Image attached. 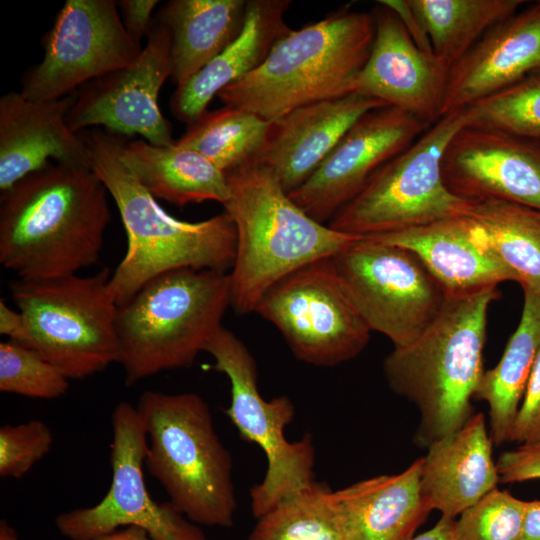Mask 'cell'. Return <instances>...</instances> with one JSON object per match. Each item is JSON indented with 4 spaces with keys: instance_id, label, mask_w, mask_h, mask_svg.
Segmentation results:
<instances>
[{
    "instance_id": "1",
    "label": "cell",
    "mask_w": 540,
    "mask_h": 540,
    "mask_svg": "<svg viewBox=\"0 0 540 540\" xmlns=\"http://www.w3.org/2000/svg\"><path fill=\"white\" fill-rule=\"evenodd\" d=\"M108 194L87 167L49 164L26 176L1 194V265L38 281L96 264L111 220Z\"/></svg>"
},
{
    "instance_id": "2",
    "label": "cell",
    "mask_w": 540,
    "mask_h": 540,
    "mask_svg": "<svg viewBox=\"0 0 540 540\" xmlns=\"http://www.w3.org/2000/svg\"><path fill=\"white\" fill-rule=\"evenodd\" d=\"M81 135L91 169L114 200L126 231V253L108 283L117 307L127 303L147 282L171 270H231L236 229L225 211L197 222L174 218L122 164V138L118 134L92 130Z\"/></svg>"
},
{
    "instance_id": "3",
    "label": "cell",
    "mask_w": 540,
    "mask_h": 540,
    "mask_svg": "<svg viewBox=\"0 0 540 540\" xmlns=\"http://www.w3.org/2000/svg\"><path fill=\"white\" fill-rule=\"evenodd\" d=\"M500 292L491 288L446 297L432 324L383 361L390 389L414 403L420 421L414 441L423 448L458 431L473 415L471 399L483 374L488 310Z\"/></svg>"
},
{
    "instance_id": "4",
    "label": "cell",
    "mask_w": 540,
    "mask_h": 540,
    "mask_svg": "<svg viewBox=\"0 0 540 540\" xmlns=\"http://www.w3.org/2000/svg\"><path fill=\"white\" fill-rule=\"evenodd\" d=\"M226 176L230 194L223 206L236 229L231 305L239 314L255 312L263 295L287 275L333 257L359 238L311 218L257 161Z\"/></svg>"
},
{
    "instance_id": "5",
    "label": "cell",
    "mask_w": 540,
    "mask_h": 540,
    "mask_svg": "<svg viewBox=\"0 0 540 540\" xmlns=\"http://www.w3.org/2000/svg\"><path fill=\"white\" fill-rule=\"evenodd\" d=\"M374 38L371 11L346 6L317 22L291 29L257 69L217 97L225 106L272 122L301 106L346 96L353 93Z\"/></svg>"
},
{
    "instance_id": "6",
    "label": "cell",
    "mask_w": 540,
    "mask_h": 540,
    "mask_svg": "<svg viewBox=\"0 0 540 540\" xmlns=\"http://www.w3.org/2000/svg\"><path fill=\"white\" fill-rule=\"evenodd\" d=\"M147 434L144 465L169 502L197 525L231 527L233 462L207 402L197 393L148 390L136 405Z\"/></svg>"
},
{
    "instance_id": "7",
    "label": "cell",
    "mask_w": 540,
    "mask_h": 540,
    "mask_svg": "<svg viewBox=\"0 0 540 540\" xmlns=\"http://www.w3.org/2000/svg\"><path fill=\"white\" fill-rule=\"evenodd\" d=\"M229 272L180 268L149 282L117 307L118 363L125 384L190 366L231 305Z\"/></svg>"
},
{
    "instance_id": "8",
    "label": "cell",
    "mask_w": 540,
    "mask_h": 540,
    "mask_svg": "<svg viewBox=\"0 0 540 540\" xmlns=\"http://www.w3.org/2000/svg\"><path fill=\"white\" fill-rule=\"evenodd\" d=\"M108 268L38 281L14 280L11 297L27 326L24 346L69 380L84 379L118 363L117 305Z\"/></svg>"
},
{
    "instance_id": "9",
    "label": "cell",
    "mask_w": 540,
    "mask_h": 540,
    "mask_svg": "<svg viewBox=\"0 0 540 540\" xmlns=\"http://www.w3.org/2000/svg\"><path fill=\"white\" fill-rule=\"evenodd\" d=\"M466 124V107L443 115L377 170L327 225L349 235L369 237L466 216L470 201L447 189L441 169L448 142Z\"/></svg>"
},
{
    "instance_id": "10",
    "label": "cell",
    "mask_w": 540,
    "mask_h": 540,
    "mask_svg": "<svg viewBox=\"0 0 540 540\" xmlns=\"http://www.w3.org/2000/svg\"><path fill=\"white\" fill-rule=\"evenodd\" d=\"M205 352L231 386L226 416L243 440L258 445L267 459L263 480L250 489L252 514L258 519L283 499L310 486L314 481L315 449L306 433L289 441L285 428L295 416L293 401L286 395L266 400L257 385L256 361L233 332L221 326L207 342Z\"/></svg>"
},
{
    "instance_id": "11",
    "label": "cell",
    "mask_w": 540,
    "mask_h": 540,
    "mask_svg": "<svg viewBox=\"0 0 540 540\" xmlns=\"http://www.w3.org/2000/svg\"><path fill=\"white\" fill-rule=\"evenodd\" d=\"M337 275L372 331L394 348L408 346L432 324L446 295L411 251L359 237L333 257Z\"/></svg>"
},
{
    "instance_id": "12",
    "label": "cell",
    "mask_w": 540,
    "mask_h": 540,
    "mask_svg": "<svg viewBox=\"0 0 540 540\" xmlns=\"http://www.w3.org/2000/svg\"><path fill=\"white\" fill-rule=\"evenodd\" d=\"M255 313L278 329L298 360L317 367L354 359L370 340L371 330L343 287L332 257L274 284Z\"/></svg>"
},
{
    "instance_id": "13",
    "label": "cell",
    "mask_w": 540,
    "mask_h": 540,
    "mask_svg": "<svg viewBox=\"0 0 540 540\" xmlns=\"http://www.w3.org/2000/svg\"><path fill=\"white\" fill-rule=\"evenodd\" d=\"M112 481L96 505L59 514L57 530L69 540H97L120 527L137 526L152 540H207L197 524L170 502L159 503L143 476L147 434L136 406L118 403L112 413Z\"/></svg>"
},
{
    "instance_id": "14",
    "label": "cell",
    "mask_w": 540,
    "mask_h": 540,
    "mask_svg": "<svg viewBox=\"0 0 540 540\" xmlns=\"http://www.w3.org/2000/svg\"><path fill=\"white\" fill-rule=\"evenodd\" d=\"M44 55L23 79L32 100L73 90L131 64L142 51L127 33L114 0H67L43 38Z\"/></svg>"
},
{
    "instance_id": "15",
    "label": "cell",
    "mask_w": 540,
    "mask_h": 540,
    "mask_svg": "<svg viewBox=\"0 0 540 540\" xmlns=\"http://www.w3.org/2000/svg\"><path fill=\"white\" fill-rule=\"evenodd\" d=\"M170 50V31L154 18L147 42L131 64L80 87L67 114L69 128L81 133L104 126L114 134H139L153 145L174 144L170 122L158 104L160 89L171 76Z\"/></svg>"
},
{
    "instance_id": "16",
    "label": "cell",
    "mask_w": 540,
    "mask_h": 540,
    "mask_svg": "<svg viewBox=\"0 0 540 540\" xmlns=\"http://www.w3.org/2000/svg\"><path fill=\"white\" fill-rule=\"evenodd\" d=\"M429 127L396 107L373 109L352 125L313 174L289 196L311 218L328 224L377 170Z\"/></svg>"
},
{
    "instance_id": "17",
    "label": "cell",
    "mask_w": 540,
    "mask_h": 540,
    "mask_svg": "<svg viewBox=\"0 0 540 540\" xmlns=\"http://www.w3.org/2000/svg\"><path fill=\"white\" fill-rule=\"evenodd\" d=\"M447 189L470 202L499 200L540 210V141L463 126L441 161Z\"/></svg>"
},
{
    "instance_id": "18",
    "label": "cell",
    "mask_w": 540,
    "mask_h": 540,
    "mask_svg": "<svg viewBox=\"0 0 540 540\" xmlns=\"http://www.w3.org/2000/svg\"><path fill=\"white\" fill-rule=\"evenodd\" d=\"M371 13L375 38L353 93L399 108L427 126L443 116L449 69L421 51L400 18L376 2Z\"/></svg>"
},
{
    "instance_id": "19",
    "label": "cell",
    "mask_w": 540,
    "mask_h": 540,
    "mask_svg": "<svg viewBox=\"0 0 540 540\" xmlns=\"http://www.w3.org/2000/svg\"><path fill=\"white\" fill-rule=\"evenodd\" d=\"M73 97L32 100L10 91L0 98V191L56 163L91 168L81 133L67 124Z\"/></svg>"
},
{
    "instance_id": "20",
    "label": "cell",
    "mask_w": 540,
    "mask_h": 540,
    "mask_svg": "<svg viewBox=\"0 0 540 540\" xmlns=\"http://www.w3.org/2000/svg\"><path fill=\"white\" fill-rule=\"evenodd\" d=\"M384 106L388 105L358 93L301 106L270 122L254 161L269 168L289 194L313 174L360 117Z\"/></svg>"
},
{
    "instance_id": "21",
    "label": "cell",
    "mask_w": 540,
    "mask_h": 540,
    "mask_svg": "<svg viewBox=\"0 0 540 540\" xmlns=\"http://www.w3.org/2000/svg\"><path fill=\"white\" fill-rule=\"evenodd\" d=\"M540 69V0L497 23L449 69L443 115Z\"/></svg>"
},
{
    "instance_id": "22",
    "label": "cell",
    "mask_w": 540,
    "mask_h": 540,
    "mask_svg": "<svg viewBox=\"0 0 540 540\" xmlns=\"http://www.w3.org/2000/svg\"><path fill=\"white\" fill-rule=\"evenodd\" d=\"M411 251L438 282L446 297H463L515 281L493 254L480 228L467 216L398 232L369 236Z\"/></svg>"
},
{
    "instance_id": "23",
    "label": "cell",
    "mask_w": 540,
    "mask_h": 540,
    "mask_svg": "<svg viewBox=\"0 0 540 540\" xmlns=\"http://www.w3.org/2000/svg\"><path fill=\"white\" fill-rule=\"evenodd\" d=\"M422 457L398 474L332 491L341 540H410L432 511L421 491Z\"/></svg>"
},
{
    "instance_id": "24",
    "label": "cell",
    "mask_w": 540,
    "mask_h": 540,
    "mask_svg": "<svg viewBox=\"0 0 540 540\" xmlns=\"http://www.w3.org/2000/svg\"><path fill=\"white\" fill-rule=\"evenodd\" d=\"M483 413L431 443L422 457L421 491L431 510L455 519L497 487L499 474Z\"/></svg>"
},
{
    "instance_id": "25",
    "label": "cell",
    "mask_w": 540,
    "mask_h": 540,
    "mask_svg": "<svg viewBox=\"0 0 540 540\" xmlns=\"http://www.w3.org/2000/svg\"><path fill=\"white\" fill-rule=\"evenodd\" d=\"M291 3L248 0L240 35L192 78L176 87L170 99L174 117L187 125L193 123L224 88L257 69L276 42L291 30L285 21Z\"/></svg>"
},
{
    "instance_id": "26",
    "label": "cell",
    "mask_w": 540,
    "mask_h": 540,
    "mask_svg": "<svg viewBox=\"0 0 540 540\" xmlns=\"http://www.w3.org/2000/svg\"><path fill=\"white\" fill-rule=\"evenodd\" d=\"M119 159L154 198L180 207L204 201L223 205L229 198L226 173L191 148L122 139Z\"/></svg>"
},
{
    "instance_id": "27",
    "label": "cell",
    "mask_w": 540,
    "mask_h": 540,
    "mask_svg": "<svg viewBox=\"0 0 540 540\" xmlns=\"http://www.w3.org/2000/svg\"><path fill=\"white\" fill-rule=\"evenodd\" d=\"M248 0H170L156 19L171 34V76L181 86L241 33Z\"/></svg>"
},
{
    "instance_id": "28",
    "label": "cell",
    "mask_w": 540,
    "mask_h": 540,
    "mask_svg": "<svg viewBox=\"0 0 540 540\" xmlns=\"http://www.w3.org/2000/svg\"><path fill=\"white\" fill-rule=\"evenodd\" d=\"M517 328L497 365L485 370L475 398L489 406L490 437L499 446L511 442L513 425L540 350V295L523 289Z\"/></svg>"
},
{
    "instance_id": "29",
    "label": "cell",
    "mask_w": 540,
    "mask_h": 540,
    "mask_svg": "<svg viewBox=\"0 0 540 540\" xmlns=\"http://www.w3.org/2000/svg\"><path fill=\"white\" fill-rule=\"evenodd\" d=\"M466 216L477 224L493 254L522 289L540 295V210L485 200L470 202Z\"/></svg>"
},
{
    "instance_id": "30",
    "label": "cell",
    "mask_w": 540,
    "mask_h": 540,
    "mask_svg": "<svg viewBox=\"0 0 540 540\" xmlns=\"http://www.w3.org/2000/svg\"><path fill=\"white\" fill-rule=\"evenodd\" d=\"M435 57L450 69L491 27L519 11L524 0H409Z\"/></svg>"
},
{
    "instance_id": "31",
    "label": "cell",
    "mask_w": 540,
    "mask_h": 540,
    "mask_svg": "<svg viewBox=\"0 0 540 540\" xmlns=\"http://www.w3.org/2000/svg\"><path fill=\"white\" fill-rule=\"evenodd\" d=\"M269 126L252 112L225 106L207 110L175 143L199 152L227 173L256 159Z\"/></svg>"
},
{
    "instance_id": "32",
    "label": "cell",
    "mask_w": 540,
    "mask_h": 540,
    "mask_svg": "<svg viewBox=\"0 0 540 540\" xmlns=\"http://www.w3.org/2000/svg\"><path fill=\"white\" fill-rule=\"evenodd\" d=\"M331 493L314 481L259 517L247 540H341Z\"/></svg>"
},
{
    "instance_id": "33",
    "label": "cell",
    "mask_w": 540,
    "mask_h": 540,
    "mask_svg": "<svg viewBox=\"0 0 540 540\" xmlns=\"http://www.w3.org/2000/svg\"><path fill=\"white\" fill-rule=\"evenodd\" d=\"M466 126L540 141V69L510 87L466 107Z\"/></svg>"
},
{
    "instance_id": "34",
    "label": "cell",
    "mask_w": 540,
    "mask_h": 540,
    "mask_svg": "<svg viewBox=\"0 0 540 540\" xmlns=\"http://www.w3.org/2000/svg\"><path fill=\"white\" fill-rule=\"evenodd\" d=\"M69 379L34 350L12 340L0 343V391L34 399H56Z\"/></svg>"
},
{
    "instance_id": "35",
    "label": "cell",
    "mask_w": 540,
    "mask_h": 540,
    "mask_svg": "<svg viewBox=\"0 0 540 540\" xmlns=\"http://www.w3.org/2000/svg\"><path fill=\"white\" fill-rule=\"evenodd\" d=\"M525 503L492 489L455 519L456 540H521Z\"/></svg>"
},
{
    "instance_id": "36",
    "label": "cell",
    "mask_w": 540,
    "mask_h": 540,
    "mask_svg": "<svg viewBox=\"0 0 540 540\" xmlns=\"http://www.w3.org/2000/svg\"><path fill=\"white\" fill-rule=\"evenodd\" d=\"M53 434L41 420L0 428V476L22 478L51 449Z\"/></svg>"
},
{
    "instance_id": "37",
    "label": "cell",
    "mask_w": 540,
    "mask_h": 540,
    "mask_svg": "<svg viewBox=\"0 0 540 540\" xmlns=\"http://www.w3.org/2000/svg\"><path fill=\"white\" fill-rule=\"evenodd\" d=\"M540 440V350L530 373L513 425L511 442L528 444Z\"/></svg>"
},
{
    "instance_id": "38",
    "label": "cell",
    "mask_w": 540,
    "mask_h": 540,
    "mask_svg": "<svg viewBox=\"0 0 540 540\" xmlns=\"http://www.w3.org/2000/svg\"><path fill=\"white\" fill-rule=\"evenodd\" d=\"M496 466L503 483L540 479V440L502 453Z\"/></svg>"
},
{
    "instance_id": "39",
    "label": "cell",
    "mask_w": 540,
    "mask_h": 540,
    "mask_svg": "<svg viewBox=\"0 0 540 540\" xmlns=\"http://www.w3.org/2000/svg\"><path fill=\"white\" fill-rule=\"evenodd\" d=\"M117 6L123 13V24L129 36L139 45L147 37L154 19L153 11L158 0H120Z\"/></svg>"
},
{
    "instance_id": "40",
    "label": "cell",
    "mask_w": 540,
    "mask_h": 540,
    "mask_svg": "<svg viewBox=\"0 0 540 540\" xmlns=\"http://www.w3.org/2000/svg\"><path fill=\"white\" fill-rule=\"evenodd\" d=\"M381 4L387 6L400 18L405 29L417 47L424 53L435 56L429 37L409 0H379Z\"/></svg>"
},
{
    "instance_id": "41",
    "label": "cell",
    "mask_w": 540,
    "mask_h": 540,
    "mask_svg": "<svg viewBox=\"0 0 540 540\" xmlns=\"http://www.w3.org/2000/svg\"><path fill=\"white\" fill-rule=\"evenodd\" d=\"M0 333L8 340L24 344L27 339V326L22 313L12 309L0 300Z\"/></svg>"
},
{
    "instance_id": "42",
    "label": "cell",
    "mask_w": 540,
    "mask_h": 540,
    "mask_svg": "<svg viewBox=\"0 0 540 540\" xmlns=\"http://www.w3.org/2000/svg\"><path fill=\"white\" fill-rule=\"evenodd\" d=\"M521 540H540V500L525 503Z\"/></svg>"
},
{
    "instance_id": "43",
    "label": "cell",
    "mask_w": 540,
    "mask_h": 540,
    "mask_svg": "<svg viewBox=\"0 0 540 540\" xmlns=\"http://www.w3.org/2000/svg\"><path fill=\"white\" fill-rule=\"evenodd\" d=\"M410 540H456L455 519L441 516L431 529L412 537Z\"/></svg>"
},
{
    "instance_id": "44",
    "label": "cell",
    "mask_w": 540,
    "mask_h": 540,
    "mask_svg": "<svg viewBox=\"0 0 540 540\" xmlns=\"http://www.w3.org/2000/svg\"><path fill=\"white\" fill-rule=\"evenodd\" d=\"M97 540H152L146 530L137 526H128L104 535Z\"/></svg>"
},
{
    "instance_id": "45",
    "label": "cell",
    "mask_w": 540,
    "mask_h": 540,
    "mask_svg": "<svg viewBox=\"0 0 540 540\" xmlns=\"http://www.w3.org/2000/svg\"><path fill=\"white\" fill-rule=\"evenodd\" d=\"M0 540H20L14 528L3 519L0 521Z\"/></svg>"
}]
</instances>
